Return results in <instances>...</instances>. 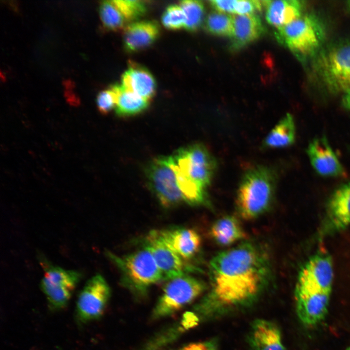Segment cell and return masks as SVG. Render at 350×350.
<instances>
[{
  "label": "cell",
  "mask_w": 350,
  "mask_h": 350,
  "mask_svg": "<svg viewBox=\"0 0 350 350\" xmlns=\"http://www.w3.org/2000/svg\"><path fill=\"white\" fill-rule=\"evenodd\" d=\"M209 268L210 289L194 309L201 319L250 306L264 292L271 275L266 253L250 242L218 253Z\"/></svg>",
  "instance_id": "6da1fadb"
},
{
  "label": "cell",
  "mask_w": 350,
  "mask_h": 350,
  "mask_svg": "<svg viewBox=\"0 0 350 350\" xmlns=\"http://www.w3.org/2000/svg\"><path fill=\"white\" fill-rule=\"evenodd\" d=\"M276 178L268 167L258 166L248 169L242 177L236 196V207L244 219H254L270 206L274 195Z\"/></svg>",
  "instance_id": "7a4b0ae2"
},
{
  "label": "cell",
  "mask_w": 350,
  "mask_h": 350,
  "mask_svg": "<svg viewBox=\"0 0 350 350\" xmlns=\"http://www.w3.org/2000/svg\"><path fill=\"white\" fill-rule=\"evenodd\" d=\"M275 36L279 43L305 62L314 59L323 48L326 31L317 17L307 13L277 29Z\"/></svg>",
  "instance_id": "3957f363"
},
{
  "label": "cell",
  "mask_w": 350,
  "mask_h": 350,
  "mask_svg": "<svg viewBox=\"0 0 350 350\" xmlns=\"http://www.w3.org/2000/svg\"><path fill=\"white\" fill-rule=\"evenodd\" d=\"M313 59L314 71L329 92L343 93L350 88V40L329 44Z\"/></svg>",
  "instance_id": "277c9868"
},
{
  "label": "cell",
  "mask_w": 350,
  "mask_h": 350,
  "mask_svg": "<svg viewBox=\"0 0 350 350\" xmlns=\"http://www.w3.org/2000/svg\"><path fill=\"white\" fill-rule=\"evenodd\" d=\"M106 254L119 270L122 284L135 295L144 296L153 285L163 280L152 254L145 246L123 256L108 251Z\"/></svg>",
  "instance_id": "5b68a950"
},
{
  "label": "cell",
  "mask_w": 350,
  "mask_h": 350,
  "mask_svg": "<svg viewBox=\"0 0 350 350\" xmlns=\"http://www.w3.org/2000/svg\"><path fill=\"white\" fill-rule=\"evenodd\" d=\"M206 288L203 281L189 274L167 280L153 310L152 319L175 314L197 298Z\"/></svg>",
  "instance_id": "8992f818"
},
{
  "label": "cell",
  "mask_w": 350,
  "mask_h": 350,
  "mask_svg": "<svg viewBox=\"0 0 350 350\" xmlns=\"http://www.w3.org/2000/svg\"><path fill=\"white\" fill-rule=\"evenodd\" d=\"M173 168L191 182L207 191L216 163L208 149L202 144L180 148L171 156Z\"/></svg>",
  "instance_id": "52a82bcc"
},
{
  "label": "cell",
  "mask_w": 350,
  "mask_h": 350,
  "mask_svg": "<svg viewBox=\"0 0 350 350\" xmlns=\"http://www.w3.org/2000/svg\"><path fill=\"white\" fill-rule=\"evenodd\" d=\"M145 175L149 188L164 208L185 203L172 167L171 157L153 159L146 167Z\"/></svg>",
  "instance_id": "ba28073f"
},
{
  "label": "cell",
  "mask_w": 350,
  "mask_h": 350,
  "mask_svg": "<svg viewBox=\"0 0 350 350\" xmlns=\"http://www.w3.org/2000/svg\"><path fill=\"white\" fill-rule=\"evenodd\" d=\"M39 260L44 271L40 288L51 309H62L68 304L82 278V274L78 271L66 270L54 265L42 256H40Z\"/></svg>",
  "instance_id": "9c48e42d"
},
{
  "label": "cell",
  "mask_w": 350,
  "mask_h": 350,
  "mask_svg": "<svg viewBox=\"0 0 350 350\" xmlns=\"http://www.w3.org/2000/svg\"><path fill=\"white\" fill-rule=\"evenodd\" d=\"M111 295L105 278L97 274L89 279L79 294L76 313L78 320L85 323L99 318L103 314Z\"/></svg>",
  "instance_id": "30bf717a"
},
{
  "label": "cell",
  "mask_w": 350,
  "mask_h": 350,
  "mask_svg": "<svg viewBox=\"0 0 350 350\" xmlns=\"http://www.w3.org/2000/svg\"><path fill=\"white\" fill-rule=\"evenodd\" d=\"M145 246L152 254L163 280L188 274L196 270L181 259L161 238L158 230L151 231L146 237Z\"/></svg>",
  "instance_id": "8fae6325"
},
{
  "label": "cell",
  "mask_w": 350,
  "mask_h": 350,
  "mask_svg": "<svg viewBox=\"0 0 350 350\" xmlns=\"http://www.w3.org/2000/svg\"><path fill=\"white\" fill-rule=\"evenodd\" d=\"M319 231V237L336 233L350 225V181L338 187L332 193Z\"/></svg>",
  "instance_id": "7c38bea8"
},
{
  "label": "cell",
  "mask_w": 350,
  "mask_h": 350,
  "mask_svg": "<svg viewBox=\"0 0 350 350\" xmlns=\"http://www.w3.org/2000/svg\"><path fill=\"white\" fill-rule=\"evenodd\" d=\"M333 278L331 256L326 252L319 251L310 257L300 268L296 285L330 293Z\"/></svg>",
  "instance_id": "4fadbf2b"
},
{
  "label": "cell",
  "mask_w": 350,
  "mask_h": 350,
  "mask_svg": "<svg viewBox=\"0 0 350 350\" xmlns=\"http://www.w3.org/2000/svg\"><path fill=\"white\" fill-rule=\"evenodd\" d=\"M330 295L329 293L296 285L297 312L304 324L313 326L324 319L327 312Z\"/></svg>",
  "instance_id": "5bb4252c"
},
{
  "label": "cell",
  "mask_w": 350,
  "mask_h": 350,
  "mask_svg": "<svg viewBox=\"0 0 350 350\" xmlns=\"http://www.w3.org/2000/svg\"><path fill=\"white\" fill-rule=\"evenodd\" d=\"M307 153L317 173L326 177H339L345 170L325 136L317 137L308 144Z\"/></svg>",
  "instance_id": "9a60e30c"
},
{
  "label": "cell",
  "mask_w": 350,
  "mask_h": 350,
  "mask_svg": "<svg viewBox=\"0 0 350 350\" xmlns=\"http://www.w3.org/2000/svg\"><path fill=\"white\" fill-rule=\"evenodd\" d=\"M158 231L164 242L185 261L193 258L200 249L201 238L193 229L176 228Z\"/></svg>",
  "instance_id": "2e32d148"
},
{
  "label": "cell",
  "mask_w": 350,
  "mask_h": 350,
  "mask_svg": "<svg viewBox=\"0 0 350 350\" xmlns=\"http://www.w3.org/2000/svg\"><path fill=\"white\" fill-rule=\"evenodd\" d=\"M159 34V26L155 21L132 22L124 28L123 35L124 49L130 52L142 50L154 43Z\"/></svg>",
  "instance_id": "e0dca14e"
},
{
  "label": "cell",
  "mask_w": 350,
  "mask_h": 350,
  "mask_svg": "<svg viewBox=\"0 0 350 350\" xmlns=\"http://www.w3.org/2000/svg\"><path fill=\"white\" fill-rule=\"evenodd\" d=\"M248 341L253 350H285L280 331L274 323L257 319L252 323Z\"/></svg>",
  "instance_id": "ac0fdd59"
},
{
  "label": "cell",
  "mask_w": 350,
  "mask_h": 350,
  "mask_svg": "<svg viewBox=\"0 0 350 350\" xmlns=\"http://www.w3.org/2000/svg\"><path fill=\"white\" fill-rule=\"evenodd\" d=\"M122 86L126 90L150 101L156 90V80L145 68L131 62L122 76Z\"/></svg>",
  "instance_id": "d6986e66"
},
{
  "label": "cell",
  "mask_w": 350,
  "mask_h": 350,
  "mask_svg": "<svg viewBox=\"0 0 350 350\" xmlns=\"http://www.w3.org/2000/svg\"><path fill=\"white\" fill-rule=\"evenodd\" d=\"M233 33L230 38V49L239 50L259 38L264 33V28L261 18L257 14L232 15Z\"/></svg>",
  "instance_id": "ffe728a7"
},
{
  "label": "cell",
  "mask_w": 350,
  "mask_h": 350,
  "mask_svg": "<svg viewBox=\"0 0 350 350\" xmlns=\"http://www.w3.org/2000/svg\"><path fill=\"white\" fill-rule=\"evenodd\" d=\"M305 5L299 0H265L266 20L278 29L302 16Z\"/></svg>",
  "instance_id": "44dd1931"
},
{
  "label": "cell",
  "mask_w": 350,
  "mask_h": 350,
  "mask_svg": "<svg viewBox=\"0 0 350 350\" xmlns=\"http://www.w3.org/2000/svg\"><path fill=\"white\" fill-rule=\"evenodd\" d=\"M210 235L215 242L222 246L231 245L246 236L238 220L230 215L215 221L210 228Z\"/></svg>",
  "instance_id": "7402d4cb"
},
{
  "label": "cell",
  "mask_w": 350,
  "mask_h": 350,
  "mask_svg": "<svg viewBox=\"0 0 350 350\" xmlns=\"http://www.w3.org/2000/svg\"><path fill=\"white\" fill-rule=\"evenodd\" d=\"M116 93L115 112L119 117H129L143 112L149 105V101L125 89L122 85L111 86Z\"/></svg>",
  "instance_id": "603a6c76"
},
{
  "label": "cell",
  "mask_w": 350,
  "mask_h": 350,
  "mask_svg": "<svg viewBox=\"0 0 350 350\" xmlns=\"http://www.w3.org/2000/svg\"><path fill=\"white\" fill-rule=\"evenodd\" d=\"M296 138V126L292 115L286 114L272 129L265 138V148H281L290 146Z\"/></svg>",
  "instance_id": "cb8c5ba5"
},
{
  "label": "cell",
  "mask_w": 350,
  "mask_h": 350,
  "mask_svg": "<svg viewBox=\"0 0 350 350\" xmlns=\"http://www.w3.org/2000/svg\"><path fill=\"white\" fill-rule=\"evenodd\" d=\"M205 27L212 35L231 38L234 30L233 16L229 14L213 11L207 16Z\"/></svg>",
  "instance_id": "d4e9b609"
},
{
  "label": "cell",
  "mask_w": 350,
  "mask_h": 350,
  "mask_svg": "<svg viewBox=\"0 0 350 350\" xmlns=\"http://www.w3.org/2000/svg\"><path fill=\"white\" fill-rule=\"evenodd\" d=\"M99 12L103 25L106 29L117 31L126 26V19L112 0L102 1Z\"/></svg>",
  "instance_id": "484cf974"
},
{
  "label": "cell",
  "mask_w": 350,
  "mask_h": 350,
  "mask_svg": "<svg viewBox=\"0 0 350 350\" xmlns=\"http://www.w3.org/2000/svg\"><path fill=\"white\" fill-rule=\"evenodd\" d=\"M179 5L185 17V29L188 31H196L202 24L205 7L201 1L184 0L180 1Z\"/></svg>",
  "instance_id": "4316f807"
},
{
  "label": "cell",
  "mask_w": 350,
  "mask_h": 350,
  "mask_svg": "<svg viewBox=\"0 0 350 350\" xmlns=\"http://www.w3.org/2000/svg\"><path fill=\"white\" fill-rule=\"evenodd\" d=\"M112 1L126 21L134 22L147 12V4L142 0H114Z\"/></svg>",
  "instance_id": "83f0119b"
},
{
  "label": "cell",
  "mask_w": 350,
  "mask_h": 350,
  "mask_svg": "<svg viewBox=\"0 0 350 350\" xmlns=\"http://www.w3.org/2000/svg\"><path fill=\"white\" fill-rule=\"evenodd\" d=\"M161 22L163 25L169 30H178L185 28V17L179 4L168 6L162 15Z\"/></svg>",
  "instance_id": "f1b7e54d"
},
{
  "label": "cell",
  "mask_w": 350,
  "mask_h": 350,
  "mask_svg": "<svg viewBox=\"0 0 350 350\" xmlns=\"http://www.w3.org/2000/svg\"><path fill=\"white\" fill-rule=\"evenodd\" d=\"M117 97L116 92L110 88L100 92L96 98V103L99 111L103 114H106L112 109L115 108Z\"/></svg>",
  "instance_id": "f546056e"
},
{
  "label": "cell",
  "mask_w": 350,
  "mask_h": 350,
  "mask_svg": "<svg viewBox=\"0 0 350 350\" xmlns=\"http://www.w3.org/2000/svg\"><path fill=\"white\" fill-rule=\"evenodd\" d=\"M265 7V0H235L234 14L245 15L256 14Z\"/></svg>",
  "instance_id": "4dcf8cb0"
},
{
  "label": "cell",
  "mask_w": 350,
  "mask_h": 350,
  "mask_svg": "<svg viewBox=\"0 0 350 350\" xmlns=\"http://www.w3.org/2000/svg\"><path fill=\"white\" fill-rule=\"evenodd\" d=\"M179 350H218V342L215 339H211L192 342L182 347Z\"/></svg>",
  "instance_id": "1f68e13d"
},
{
  "label": "cell",
  "mask_w": 350,
  "mask_h": 350,
  "mask_svg": "<svg viewBox=\"0 0 350 350\" xmlns=\"http://www.w3.org/2000/svg\"><path fill=\"white\" fill-rule=\"evenodd\" d=\"M210 3L211 7L216 11L234 14V6L235 0H212Z\"/></svg>",
  "instance_id": "d6a6232c"
},
{
  "label": "cell",
  "mask_w": 350,
  "mask_h": 350,
  "mask_svg": "<svg viewBox=\"0 0 350 350\" xmlns=\"http://www.w3.org/2000/svg\"><path fill=\"white\" fill-rule=\"evenodd\" d=\"M341 105L344 108L350 111V88L343 93Z\"/></svg>",
  "instance_id": "836d02e7"
},
{
  "label": "cell",
  "mask_w": 350,
  "mask_h": 350,
  "mask_svg": "<svg viewBox=\"0 0 350 350\" xmlns=\"http://www.w3.org/2000/svg\"><path fill=\"white\" fill-rule=\"evenodd\" d=\"M348 5L349 6V7L350 8V0L348 1Z\"/></svg>",
  "instance_id": "e575fe53"
},
{
  "label": "cell",
  "mask_w": 350,
  "mask_h": 350,
  "mask_svg": "<svg viewBox=\"0 0 350 350\" xmlns=\"http://www.w3.org/2000/svg\"><path fill=\"white\" fill-rule=\"evenodd\" d=\"M347 350H350V347H349V348H348V349H347Z\"/></svg>",
  "instance_id": "d590c367"
}]
</instances>
